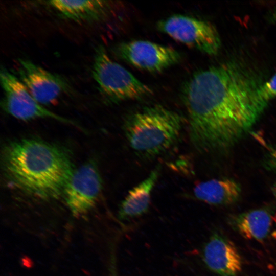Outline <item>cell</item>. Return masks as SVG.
I'll return each mask as SVG.
<instances>
[{"label": "cell", "mask_w": 276, "mask_h": 276, "mask_svg": "<svg viewBox=\"0 0 276 276\" xmlns=\"http://www.w3.org/2000/svg\"><path fill=\"white\" fill-rule=\"evenodd\" d=\"M119 58L150 72H160L180 61L181 54L174 49L147 40L119 43L113 48Z\"/></svg>", "instance_id": "obj_8"}, {"label": "cell", "mask_w": 276, "mask_h": 276, "mask_svg": "<svg viewBox=\"0 0 276 276\" xmlns=\"http://www.w3.org/2000/svg\"><path fill=\"white\" fill-rule=\"evenodd\" d=\"M91 75L100 93L108 103L139 99L152 94L150 87L111 59L102 45L95 49Z\"/></svg>", "instance_id": "obj_4"}, {"label": "cell", "mask_w": 276, "mask_h": 276, "mask_svg": "<svg viewBox=\"0 0 276 276\" xmlns=\"http://www.w3.org/2000/svg\"><path fill=\"white\" fill-rule=\"evenodd\" d=\"M273 220L269 210L259 208L234 216L229 222L233 229L243 237L262 241L268 236Z\"/></svg>", "instance_id": "obj_14"}, {"label": "cell", "mask_w": 276, "mask_h": 276, "mask_svg": "<svg viewBox=\"0 0 276 276\" xmlns=\"http://www.w3.org/2000/svg\"><path fill=\"white\" fill-rule=\"evenodd\" d=\"M160 168V165L157 166L145 179L130 190L120 205V218H133L147 212L151 194L158 178Z\"/></svg>", "instance_id": "obj_12"}, {"label": "cell", "mask_w": 276, "mask_h": 276, "mask_svg": "<svg viewBox=\"0 0 276 276\" xmlns=\"http://www.w3.org/2000/svg\"><path fill=\"white\" fill-rule=\"evenodd\" d=\"M14 74L40 104H53L63 94L70 92L71 86L62 76L53 74L31 61L18 59Z\"/></svg>", "instance_id": "obj_9"}, {"label": "cell", "mask_w": 276, "mask_h": 276, "mask_svg": "<svg viewBox=\"0 0 276 276\" xmlns=\"http://www.w3.org/2000/svg\"><path fill=\"white\" fill-rule=\"evenodd\" d=\"M102 186L95 161H88L75 170L63 195L74 217L85 215L94 208L102 193Z\"/></svg>", "instance_id": "obj_7"}, {"label": "cell", "mask_w": 276, "mask_h": 276, "mask_svg": "<svg viewBox=\"0 0 276 276\" xmlns=\"http://www.w3.org/2000/svg\"><path fill=\"white\" fill-rule=\"evenodd\" d=\"M201 257L206 267L218 276H238L242 270L241 257L233 243L215 232L203 246Z\"/></svg>", "instance_id": "obj_10"}, {"label": "cell", "mask_w": 276, "mask_h": 276, "mask_svg": "<svg viewBox=\"0 0 276 276\" xmlns=\"http://www.w3.org/2000/svg\"><path fill=\"white\" fill-rule=\"evenodd\" d=\"M1 168L10 188L43 200L63 196L76 169L65 148L30 138L13 140L4 145Z\"/></svg>", "instance_id": "obj_2"}, {"label": "cell", "mask_w": 276, "mask_h": 276, "mask_svg": "<svg viewBox=\"0 0 276 276\" xmlns=\"http://www.w3.org/2000/svg\"><path fill=\"white\" fill-rule=\"evenodd\" d=\"M275 20H276V14H275Z\"/></svg>", "instance_id": "obj_18"}, {"label": "cell", "mask_w": 276, "mask_h": 276, "mask_svg": "<svg viewBox=\"0 0 276 276\" xmlns=\"http://www.w3.org/2000/svg\"><path fill=\"white\" fill-rule=\"evenodd\" d=\"M182 117L159 104L145 107L125 119L123 130L135 154L152 158L168 151L178 142L183 127Z\"/></svg>", "instance_id": "obj_3"}, {"label": "cell", "mask_w": 276, "mask_h": 276, "mask_svg": "<svg viewBox=\"0 0 276 276\" xmlns=\"http://www.w3.org/2000/svg\"><path fill=\"white\" fill-rule=\"evenodd\" d=\"M269 166L272 169L276 170V147L270 152L269 156Z\"/></svg>", "instance_id": "obj_16"}, {"label": "cell", "mask_w": 276, "mask_h": 276, "mask_svg": "<svg viewBox=\"0 0 276 276\" xmlns=\"http://www.w3.org/2000/svg\"><path fill=\"white\" fill-rule=\"evenodd\" d=\"M241 193L240 185L230 178L212 179L201 182L193 189L198 200L214 205H225L235 203Z\"/></svg>", "instance_id": "obj_13"}, {"label": "cell", "mask_w": 276, "mask_h": 276, "mask_svg": "<svg viewBox=\"0 0 276 276\" xmlns=\"http://www.w3.org/2000/svg\"><path fill=\"white\" fill-rule=\"evenodd\" d=\"M45 3L62 17L77 21L101 20L107 15L110 8L108 2L99 0H56Z\"/></svg>", "instance_id": "obj_11"}, {"label": "cell", "mask_w": 276, "mask_h": 276, "mask_svg": "<svg viewBox=\"0 0 276 276\" xmlns=\"http://www.w3.org/2000/svg\"><path fill=\"white\" fill-rule=\"evenodd\" d=\"M273 192L275 196L276 197V188H274L273 190ZM273 219H274V227L273 231V232L272 233V235L273 237L276 239V214H275V216L274 217Z\"/></svg>", "instance_id": "obj_17"}, {"label": "cell", "mask_w": 276, "mask_h": 276, "mask_svg": "<svg viewBox=\"0 0 276 276\" xmlns=\"http://www.w3.org/2000/svg\"><path fill=\"white\" fill-rule=\"evenodd\" d=\"M263 84L252 71L235 61L195 73L181 91L194 147L220 153L248 133L268 103L261 94Z\"/></svg>", "instance_id": "obj_1"}, {"label": "cell", "mask_w": 276, "mask_h": 276, "mask_svg": "<svg viewBox=\"0 0 276 276\" xmlns=\"http://www.w3.org/2000/svg\"><path fill=\"white\" fill-rule=\"evenodd\" d=\"M156 27L175 40L208 55H216L220 49L218 33L207 21L176 14L158 21Z\"/></svg>", "instance_id": "obj_5"}, {"label": "cell", "mask_w": 276, "mask_h": 276, "mask_svg": "<svg viewBox=\"0 0 276 276\" xmlns=\"http://www.w3.org/2000/svg\"><path fill=\"white\" fill-rule=\"evenodd\" d=\"M261 94L263 98L269 102L276 97V73L261 86Z\"/></svg>", "instance_id": "obj_15"}, {"label": "cell", "mask_w": 276, "mask_h": 276, "mask_svg": "<svg viewBox=\"0 0 276 276\" xmlns=\"http://www.w3.org/2000/svg\"><path fill=\"white\" fill-rule=\"evenodd\" d=\"M0 79L4 94L1 105L8 114L23 121L51 118L78 127L74 122L50 111L39 103L14 73L4 67L1 69Z\"/></svg>", "instance_id": "obj_6"}]
</instances>
